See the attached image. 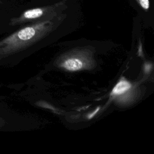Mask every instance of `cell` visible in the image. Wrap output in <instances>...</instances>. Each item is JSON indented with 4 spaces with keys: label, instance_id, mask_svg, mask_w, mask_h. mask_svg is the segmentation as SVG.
I'll list each match as a JSON object with an SVG mask.
<instances>
[{
    "label": "cell",
    "instance_id": "cell-1",
    "mask_svg": "<svg viewBox=\"0 0 154 154\" xmlns=\"http://www.w3.org/2000/svg\"><path fill=\"white\" fill-rule=\"evenodd\" d=\"M63 66L68 70L76 71L81 69L82 67L83 62L78 58H69L64 62Z\"/></svg>",
    "mask_w": 154,
    "mask_h": 154
},
{
    "label": "cell",
    "instance_id": "cell-2",
    "mask_svg": "<svg viewBox=\"0 0 154 154\" xmlns=\"http://www.w3.org/2000/svg\"><path fill=\"white\" fill-rule=\"evenodd\" d=\"M131 88V84L129 82L126 80L120 81L116 86L113 88L111 94L119 95L121 94L126 91H128Z\"/></svg>",
    "mask_w": 154,
    "mask_h": 154
},
{
    "label": "cell",
    "instance_id": "cell-3",
    "mask_svg": "<svg viewBox=\"0 0 154 154\" xmlns=\"http://www.w3.org/2000/svg\"><path fill=\"white\" fill-rule=\"evenodd\" d=\"M43 11L42 9L39 8H33L25 11L23 13L22 17L24 19H32L40 17L43 14Z\"/></svg>",
    "mask_w": 154,
    "mask_h": 154
},
{
    "label": "cell",
    "instance_id": "cell-4",
    "mask_svg": "<svg viewBox=\"0 0 154 154\" xmlns=\"http://www.w3.org/2000/svg\"><path fill=\"white\" fill-rule=\"evenodd\" d=\"M141 7L144 10H148L150 7L149 0H138Z\"/></svg>",
    "mask_w": 154,
    "mask_h": 154
},
{
    "label": "cell",
    "instance_id": "cell-5",
    "mask_svg": "<svg viewBox=\"0 0 154 154\" xmlns=\"http://www.w3.org/2000/svg\"><path fill=\"white\" fill-rule=\"evenodd\" d=\"M99 109V108L98 107V108H97L96 109H95V110H94V111L93 112H92L91 114H90L89 115V116H88V118H89V119H91V118H92V117H93L94 116H95V114H96V113L98 112Z\"/></svg>",
    "mask_w": 154,
    "mask_h": 154
}]
</instances>
